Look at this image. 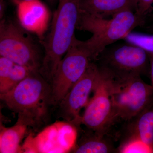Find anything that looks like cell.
<instances>
[{
	"mask_svg": "<svg viewBox=\"0 0 153 153\" xmlns=\"http://www.w3.org/2000/svg\"><path fill=\"white\" fill-rule=\"evenodd\" d=\"M144 19L132 10L123 11L110 19L80 10L76 29L89 32L92 36L86 41L75 38L74 41L86 51L91 60H97L108 46L124 39L134 29L143 25Z\"/></svg>",
	"mask_w": 153,
	"mask_h": 153,
	"instance_id": "6da1fadb",
	"label": "cell"
},
{
	"mask_svg": "<svg viewBox=\"0 0 153 153\" xmlns=\"http://www.w3.org/2000/svg\"><path fill=\"white\" fill-rule=\"evenodd\" d=\"M49 33L43 44L45 54L39 71L51 84L60 60L74 38L80 13V0H58Z\"/></svg>",
	"mask_w": 153,
	"mask_h": 153,
	"instance_id": "7a4b0ae2",
	"label": "cell"
},
{
	"mask_svg": "<svg viewBox=\"0 0 153 153\" xmlns=\"http://www.w3.org/2000/svg\"><path fill=\"white\" fill-rule=\"evenodd\" d=\"M0 98L19 118L34 126L44 119L52 105V87L39 70H34L10 90L0 94Z\"/></svg>",
	"mask_w": 153,
	"mask_h": 153,
	"instance_id": "3957f363",
	"label": "cell"
},
{
	"mask_svg": "<svg viewBox=\"0 0 153 153\" xmlns=\"http://www.w3.org/2000/svg\"><path fill=\"white\" fill-rule=\"evenodd\" d=\"M98 59L100 73L112 81H123L149 73L148 52L128 42L106 48Z\"/></svg>",
	"mask_w": 153,
	"mask_h": 153,
	"instance_id": "277c9868",
	"label": "cell"
},
{
	"mask_svg": "<svg viewBox=\"0 0 153 153\" xmlns=\"http://www.w3.org/2000/svg\"><path fill=\"white\" fill-rule=\"evenodd\" d=\"M106 79L117 120L129 121L153 102L152 88L140 76L120 81Z\"/></svg>",
	"mask_w": 153,
	"mask_h": 153,
	"instance_id": "5b68a950",
	"label": "cell"
},
{
	"mask_svg": "<svg viewBox=\"0 0 153 153\" xmlns=\"http://www.w3.org/2000/svg\"><path fill=\"white\" fill-rule=\"evenodd\" d=\"M20 24L4 18L0 22V55L19 65L39 70L42 60L36 43Z\"/></svg>",
	"mask_w": 153,
	"mask_h": 153,
	"instance_id": "8992f818",
	"label": "cell"
},
{
	"mask_svg": "<svg viewBox=\"0 0 153 153\" xmlns=\"http://www.w3.org/2000/svg\"><path fill=\"white\" fill-rule=\"evenodd\" d=\"M77 128L66 121L56 122L36 136L28 135L22 146V153L69 152L76 144Z\"/></svg>",
	"mask_w": 153,
	"mask_h": 153,
	"instance_id": "52a82bcc",
	"label": "cell"
},
{
	"mask_svg": "<svg viewBox=\"0 0 153 153\" xmlns=\"http://www.w3.org/2000/svg\"><path fill=\"white\" fill-rule=\"evenodd\" d=\"M74 39L60 60L52 78L51 83L52 105H58L83 75L92 61L86 51L76 44Z\"/></svg>",
	"mask_w": 153,
	"mask_h": 153,
	"instance_id": "ba28073f",
	"label": "cell"
},
{
	"mask_svg": "<svg viewBox=\"0 0 153 153\" xmlns=\"http://www.w3.org/2000/svg\"><path fill=\"white\" fill-rule=\"evenodd\" d=\"M93 92V97L88 103L84 114L81 116V123L89 130L107 134L108 130L117 120L108 81L100 72Z\"/></svg>",
	"mask_w": 153,
	"mask_h": 153,
	"instance_id": "9c48e42d",
	"label": "cell"
},
{
	"mask_svg": "<svg viewBox=\"0 0 153 153\" xmlns=\"http://www.w3.org/2000/svg\"><path fill=\"white\" fill-rule=\"evenodd\" d=\"M100 76L98 66L91 62L83 75L57 105L60 117L76 126L81 124L80 111L88 103L89 95L93 92Z\"/></svg>",
	"mask_w": 153,
	"mask_h": 153,
	"instance_id": "30bf717a",
	"label": "cell"
},
{
	"mask_svg": "<svg viewBox=\"0 0 153 153\" xmlns=\"http://www.w3.org/2000/svg\"><path fill=\"white\" fill-rule=\"evenodd\" d=\"M16 6L19 24L26 31L37 35L43 42L50 18L47 7L40 0L24 2Z\"/></svg>",
	"mask_w": 153,
	"mask_h": 153,
	"instance_id": "8fae6325",
	"label": "cell"
},
{
	"mask_svg": "<svg viewBox=\"0 0 153 153\" xmlns=\"http://www.w3.org/2000/svg\"><path fill=\"white\" fill-rule=\"evenodd\" d=\"M137 0H80V10L106 18L123 11H135Z\"/></svg>",
	"mask_w": 153,
	"mask_h": 153,
	"instance_id": "7c38bea8",
	"label": "cell"
},
{
	"mask_svg": "<svg viewBox=\"0 0 153 153\" xmlns=\"http://www.w3.org/2000/svg\"><path fill=\"white\" fill-rule=\"evenodd\" d=\"M128 122V137L139 139L153 149V102Z\"/></svg>",
	"mask_w": 153,
	"mask_h": 153,
	"instance_id": "4fadbf2b",
	"label": "cell"
},
{
	"mask_svg": "<svg viewBox=\"0 0 153 153\" xmlns=\"http://www.w3.org/2000/svg\"><path fill=\"white\" fill-rule=\"evenodd\" d=\"M28 126L27 123L19 118L11 127H4L1 125L0 153H22L20 144L25 136Z\"/></svg>",
	"mask_w": 153,
	"mask_h": 153,
	"instance_id": "5bb4252c",
	"label": "cell"
},
{
	"mask_svg": "<svg viewBox=\"0 0 153 153\" xmlns=\"http://www.w3.org/2000/svg\"><path fill=\"white\" fill-rule=\"evenodd\" d=\"M91 131V130H90ZM85 134L76 145L72 152L76 153H107L114 152V147L107 134H102L92 131Z\"/></svg>",
	"mask_w": 153,
	"mask_h": 153,
	"instance_id": "9a60e30c",
	"label": "cell"
},
{
	"mask_svg": "<svg viewBox=\"0 0 153 153\" xmlns=\"http://www.w3.org/2000/svg\"><path fill=\"white\" fill-rule=\"evenodd\" d=\"M34 70L27 66L15 63L7 81L3 86L0 87V94L5 93L10 90L27 77Z\"/></svg>",
	"mask_w": 153,
	"mask_h": 153,
	"instance_id": "2e32d148",
	"label": "cell"
},
{
	"mask_svg": "<svg viewBox=\"0 0 153 153\" xmlns=\"http://www.w3.org/2000/svg\"><path fill=\"white\" fill-rule=\"evenodd\" d=\"M122 153H153V149L141 140L134 137H128L118 148Z\"/></svg>",
	"mask_w": 153,
	"mask_h": 153,
	"instance_id": "e0dca14e",
	"label": "cell"
},
{
	"mask_svg": "<svg viewBox=\"0 0 153 153\" xmlns=\"http://www.w3.org/2000/svg\"><path fill=\"white\" fill-rule=\"evenodd\" d=\"M124 39L128 43L141 47L147 52L153 53V35L131 32Z\"/></svg>",
	"mask_w": 153,
	"mask_h": 153,
	"instance_id": "ac0fdd59",
	"label": "cell"
},
{
	"mask_svg": "<svg viewBox=\"0 0 153 153\" xmlns=\"http://www.w3.org/2000/svg\"><path fill=\"white\" fill-rule=\"evenodd\" d=\"M15 63L6 57H0V87L4 84L10 74Z\"/></svg>",
	"mask_w": 153,
	"mask_h": 153,
	"instance_id": "d6986e66",
	"label": "cell"
},
{
	"mask_svg": "<svg viewBox=\"0 0 153 153\" xmlns=\"http://www.w3.org/2000/svg\"><path fill=\"white\" fill-rule=\"evenodd\" d=\"M153 4V0H137L135 13L139 16L145 19L149 12Z\"/></svg>",
	"mask_w": 153,
	"mask_h": 153,
	"instance_id": "ffe728a7",
	"label": "cell"
},
{
	"mask_svg": "<svg viewBox=\"0 0 153 153\" xmlns=\"http://www.w3.org/2000/svg\"><path fill=\"white\" fill-rule=\"evenodd\" d=\"M150 60L149 75L151 79V85L153 89V53L149 52Z\"/></svg>",
	"mask_w": 153,
	"mask_h": 153,
	"instance_id": "44dd1931",
	"label": "cell"
},
{
	"mask_svg": "<svg viewBox=\"0 0 153 153\" xmlns=\"http://www.w3.org/2000/svg\"><path fill=\"white\" fill-rule=\"evenodd\" d=\"M6 7H7V3L5 0H0V19L1 20L4 19Z\"/></svg>",
	"mask_w": 153,
	"mask_h": 153,
	"instance_id": "7402d4cb",
	"label": "cell"
},
{
	"mask_svg": "<svg viewBox=\"0 0 153 153\" xmlns=\"http://www.w3.org/2000/svg\"><path fill=\"white\" fill-rule=\"evenodd\" d=\"M13 3L16 5L20 3L24 2L31 1H36V0H10Z\"/></svg>",
	"mask_w": 153,
	"mask_h": 153,
	"instance_id": "603a6c76",
	"label": "cell"
},
{
	"mask_svg": "<svg viewBox=\"0 0 153 153\" xmlns=\"http://www.w3.org/2000/svg\"><path fill=\"white\" fill-rule=\"evenodd\" d=\"M47 1H48L49 2L50 4H54L55 2L58 1V0H47Z\"/></svg>",
	"mask_w": 153,
	"mask_h": 153,
	"instance_id": "cb8c5ba5",
	"label": "cell"
}]
</instances>
